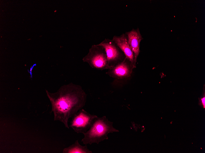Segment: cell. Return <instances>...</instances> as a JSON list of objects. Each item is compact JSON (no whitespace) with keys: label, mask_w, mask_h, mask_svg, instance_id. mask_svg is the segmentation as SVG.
<instances>
[{"label":"cell","mask_w":205,"mask_h":153,"mask_svg":"<svg viewBox=\"0 0 205 153\" xmlns=\"http://www.w3.org/2000/svg\"><path fill=\"white\" fill-rule=\"evenodd\" d=\"M46 92L52 104L55 120L62 122L69 128L68 119L85 106L87 94L81 86L72 83L62 86L56 93Z\"/></svg>","instance_id":"6da1fadb"},{"label":"cell","mask_w":205,"mask_h":153,"mask_svg":"<svg viewBox=\"0 0 205 153\" xmlns=\"http://www.w3.org/2000/svg\"><path fill=\"white\" fill-rule=\"evenodd\" d=\"M113 123L105 116L101 117H97L89 129L83 133L84 136L81 141L85 145H91L93 143L98 144L108 139L109 133L119 132L113 126Z\"/></svg>","instance_id":"7a4b0ae2"},{"label":"cell","mask_w":205,"mask_h":153,"mask_svg":"<svg viewBox=\"0 0 205 153\" xmlns=\"http://www.w3.org/2000/svg\"><path fill=\"white\" fill-rule=\"evenodd\" d=\"M83 60L88 63L92 67L97 70H102L111 68L108 65L104 48L99 44L92 46Z\"/></svg>","instance_id":"3957f363"},{"label":"cell","mask_w":205,"mask_h":153,"mask_svg":"<svg viewBox=\"0 0 205 153\" xmlns=\"http://www.w3.org/2000/svg\"><path fill=\"white\" fill-rule=\"evenodd\" d=\"M97 117L82 108L72 118L70 126L76 133H83L89 129Z\"/></svg>","instance_id":"277c9868"},{"label":"cell","mask_w":205,"mask_h":153,"mask_svg":"<svg viewBox=\"0 0 205 153\" xmlns=\"http://www.w3.org/2000/svg\"><path fill=\"white\" fill-rule=\"evenodd\" d=\"M99 44L104 48L110 67L121 63L126 57L124 53L112 40L106 39Z\"/></svg>","instance_id":"5b68a950"},{"label":"cell","mask_w":205,"mask_h":153,"mask_svg":"<svg viewBox=\"0 0 205 153\" xmlns=\"http://www.w3.org/2000/svg\"><path fill=\"white\" fill-rule=\"evenodd\" d=\"M134 65L126 57L121 63L108 69L106 74L110 77L118 79L130 76Z\"/></svg>","instance_id":"8992f818"},{"label":"cell","mask_w":205,"mask_h":153,"mask_svg":"<svg viewBox=\"0 0 205 153\" xmlns=\"http://www.w3.org/2000/svg\"><path fill=\"white\" fill-rule=\"evenodd\" d=\"M128 43L131 46L134 55V62L135 64L137 58L140 52V46L141 41L143 39L138 28L133 29L131 31L126 32Z\"/></svg>","instance_id":"52a82bcc"},{"label":"cell","mask_w":205,"mask_h":153,"mask_svg":"<svg viewBox=\"0 0 205 153\" xmlns=\"http://www.w3.org/2000/svg\"><path fill=\"white\" fill-rule=\"evenodd\" d=\"M113 41L124 53L126 57L136 66L134 62V55L132 48L129 45L127 35L123 33L119 36H114Z\"/></svg>","instance_id":"ba28073f"},{"label":"cell","mask_w":205,"mask_h":153,"mask_svg":"<svg viewBox=\"0 0 205 153\" xmlns=\"http://www.w3.org/2000/svg\"><path fill=\"white\" fill-rule=\"evenodd\" d=\"M63 153H92L87 148V145L82 146L80 145L79 140H76L75 143L69 147L65 148L63 150Z\"/></svg>","instance_id":"9c48e42d"},{"label":"cell","mask_w":205,"mask_h":153,"mask_svg":"<svg viewBox=\"0 0 205 153\" xmlns=\"http://www.w3.org/2000/svg\"><path fill=\"white\" fill-rule=\"evenodd\" d=\"M200 103L202 104L203 108H205V97L204 95L203 97L201 98L200 99Z\"/></svg>","instance_id":"30bf717a"}]
</instances>
